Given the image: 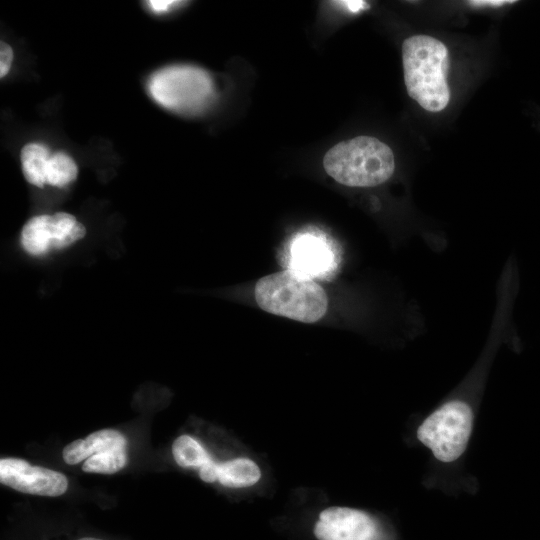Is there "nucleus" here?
I'll return each instance as SVG.
<instances>
[{"mask_svg":"<svg viewBox=\"0 0 540 540\" xmlns=\"http://www.w3.org/2000/svg\"><path fill=\"white\" fill-rule=\"evenodd\" d=\"M402 63L408 95L426 111L444 110L451 96L446 45L429 35L410 36L402 44Z\"/></svg>","mask_w":540,"mask_h":540,"instance_id":"f257e3e1","label":"nucleus"},{"mask_svg":"<svg viewBox=\"0 0 540 540\" xmlns=\"http://www.w3.org/2000/svg\"><path fill=\"white\" fill-rule=\"evenodd\" d=\"M326 173L336 182L358 188L381 185L395 170L392 149L371 136H357L330 148L324 158Z\"/></svg>","mask_w":540,"mask_h":540,"instance_id":"f03ea898","label":"nucleus"},{"mask_svg":"<svg viewBox=\"0 0 540 540\" xmlns=\"http://www.w3.org/2000/svg\"><path fill=\"white\" fill-rule=\"evenodd\" d=\"M254 296L262 310L303 323L319 321L328 308L324 289L292 269L259 279Z\"/></svg>","mask_w":540,"mask_h":540,"instance_id":"7ed1b4c3","label":"nucleus"},{"mask_svg":"<svg viewBox=\"0 0 540 540\" xmlns=\"http://www.w3.org/2000/svg\"><path fill=\"white\" fill-rule=\"evenodd\" d=\"M150 96L160 106L182 115H196L215 96L211 75L191 65H172L157 70L148 81Z\"/></svg>","mask_w":540,"mask_h":540,"instance_id":"20e7f679","label":"nucleus"},{"mask_svg":"<svg viewBox=\"0 0 540 540\" xmlns=\"http://www.w3.org/2000/svg\"><path fill=\"white\" fill-rule=\"evenodd\" d=\"M472 410L452 400L429 415L417 430L418 439L443 462L456 460L465 450L472 429Z\"/></svg>","mask_w":540,"mask_h":540,"instance_id":"39448f33","label":"nucleus"},{"mask_svg":"<svg viewBox=\"0 0 540 540\" xmlns=\"http://www.w3.org/2000/svg\"><path fill=\"white\" fill-rule=\"evenodd\" d=\"M0 482L22 493L48 497L60 496L68 488L63 473L15 457L1 458Z\"/></svg>","mask_w":540,"mask_h":540,"instance_id":"423d86ee","label":"nucleus"},{"mask_svg":"<svg viewBox=\"0 0 540 540\" xmlns=\"http://www.w3.org/2000/svg\"><path fill=\"white\" fill-rule=\"evenodd\" d=\"M378 529L365 512L346 507L323 510L314 527L318 540H375Z\"/></svg>","mask_w":540,"mask_h":540,"instance_id":"0eeeda50","label":"nucleus"},{"mask_svg":"<svg viewBox=\"0 0 540 540\" xmlns=\"http://www.w3.org/2000/svg\"><path fill=\"white\" fill-rule=\"evenodd\" d=\"M291 269L301 275L321 278L335 264L332 247L321 237L302 235L291 246Z\"/></svg>","mask_w":540,"mask_h":540,"instance_id":"6e6552de","label":"nucleus"},{"mask_svg":"<svg viewBox=\"0 0 540 540\" xmlns=\"http://www.w3.org/2000/svg\"><path fill=\"white\" fill-rule=\"evenodd\" d=\"M127 444L126 437L114 429H102L66 445L62 451L65 463L75 465L92 455L117 445Z\"/></svg>","mask_w":540,"mask_h":540,"instance_id":"1a4fd4ad","label":"nucleus"},{"mask_svg":"<svg viewBox=\"0 0 540 540\" xmlns=\"http://www.w3.org/2000/svg\"><path fill=\"white\" fill-rule=\"evenodd\" d=\"M55 238L52 215L30 218L21 231V245L30 255L40 256L52 249Z\"/></svg>","mask_w":540,"mask_h":540,"instance_id":"9d476101","label":"nucleus"},{"mask_svg":"<svg viewBox=\"0 0 540 540\" xmlns=\"http://www.w3.org/2000/svg\"><path fill=\"white\" fill-rule=\"evenodd\" d=\"M260 476L257 464L247 458H236L217 465V480L227 487L251 486Z\"/></svg>","mask_w":540,"mask_h":540,"instance_id":"9b49d317","label":"nucleus"},{"mask_svg":"<svg viewBox=\"0 0 540 540\" xmlns=\"http://www.w3.org/2000/svg\"><path fill=\"white\" fill-rule=\"evenodd\" d=\"M47 146L31 142L23 146L20 152L22 171L28 183L39 188L46 184V166L50 158Z\"/></svg>","mask_w":540,"mask_h":540,"instance_id":"f8f14e48","label":"nucleus"},{"mask_svg":"<svg viewBox=\"0 0 540 540\" xmlns=\"http://www.w3.org/2000/svg\"><path fill=\"white\" fill-rule=\"evenodd\" d=\"M127 444L117 445L87 458L82 470L87 473L114 474L127 463Z\"/></svg>","mask_w":540,"mask_h":540,"instance_id":"ddd939ff","label":"nucleus"},{"mask_svg":"<svg viewBox=\"0 0 540 540\" xmlns=\"http://www.w3.org/2000/svg\"><path fill=\"white\" fill-rule=\"evenodd\" d=\"M172 453L176 463L183 468L200 469L212 460L205 448L189 435H181L174 441Z\"/></svg>","mask_w":540,"mask_h":540,"instance_id":"4468645a","label":"nucleus"},{"mask_svg":"<svg viewBox=\"0 0 540 540\" xmlns=\"http://www.w3.org/2000/svg\"><path fill=\"white\" fill-rule=\"evenodd\" d=\"M78 167L71 156L64 152L53 153L46 166V184L64 187L77 178Z\"/></svg>","mask_w":540,"mask_h":540,"instance_id":"2eb2a0df","label":"nucleus"},{"mask_svg":"<svg viewBox=\"0 0 540 540\" xmlns=\"http://www.w3.org/2000/svg\"><path fill=\"white\" fill-rule=\"evenodd\" d=\"M13 60V50L6 42H0V77L3 78L10 70Z\"/></svg>","mask_w":540,"mask_h":540,"instance_id":"dca6fc26","label":"nucleus"},{"mask_svg":"<svg viewBox=\"0 0 540 540\" xmlns=\"http://www.w3.org/2000/svg\"><path fill=\"white\" fill-rule=\"evenodd\" d=\"M181 1H172V0H150L147 2L148 7L155 13H163L174 6L181 4Z\"/></svg>","mask_w":540,"mask_h":540,"instance_id":"f3484780","label":"nucleus"},{"mask_svg":"<svg viewBox=\"0 0 540 540\" xmlns=\"http://www.w3.org/2000/svg\"><path fill=\"white\" fill-rule=\"evenodd\" d=\"M515 1H512V0H472V1H469L468 3L473 5V6H493V7H497V6H502V5H505V4H510V3H514Z\"/></svg>","mask_w":540,"mask_h":540,"instance_id":"a211bd4d","label":"nucleus"},{"mask_svg":"<svg viewBox=\"0 0 540 540\" xmlns=\"http://www.w3.org/2000/svg\"><path fill=\"white\" fill-rule=\"evenodd\" d=\"M78 540H102V539H98V538H94V537H83V538H80Z\"/></svg>","mask_w":540,"mask_h":540,"instance_id":"6ab92c4d","label":"nucleus"}]
</instances>
